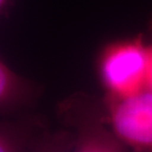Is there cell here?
Instances as JSON below:
<instances>
[{"label":"cell","mask_w":152,"mask_h":152,"mask_svg":"<svg viewBox=\"0 0 152 152\" xmlns=\"http://www.w3.org/2000/svg\"><path fill=\"white\" fill-rule=\"evenodd\" d=\"M149 51L141 35L105 45L97 60V72L108 98H126L147 89Z\"/></svg>","instance_id":"obj_1"},{"label":"cell","mask_w":152,"mask_h":152,"mask_svg":"<svg viewBox=\"0 0 152 152\" xmlns=\"http://www.w3.org/2000/svg\"><path fill=\"white\" fill-rule=\"evenodd\" d=\"M149 51V62H148V85L147 88L152 90V42L148 43Z\"/></svg>","instance_id":"obj_7"},{"label":"cell","mask_w":152,"mask_h":152,"mask_svg":"<svg viewBox=\"0 0 152 152\" xmlns=\"http://www.w3.org/2000/svg\"><path fill=\"white\" fill-rule=\"evenodd\" d=\"M61 113L73 136L70 152L127 151L106 123L104 108L91 98H71L64 103Z\"/></svg>","instance_id":"obj_3"},{"label":"cell","mask_w":152,"mask_h":152,"mask_svg":"<svg viewBox=\"0 0 152 152\" xmlns=\"http://www.w3.org/2000/svg\"><path fill=\"white\" fill-rule=\"evenodd\" d=\"M5 2H6V0H0V9L2 8V6L5 5Z\"/></svg>","instance_id":"obj_8"},{"label":"cell","mask_w":152,"mask_h":152,"mask_svg":"<svg viewBox=\"0 0 152 152\" xmlns=\"http://www.w3.org/2000/svg\"><path fill=\"white\" fill-rule=\"evenodd\" d=\"M32 95L29 83L0 60V110L27 103Z\"/></svg>","instance_id":"obj_4"},{"label":"cell","mask_w":152,"mask_h":152,"mask_svg":"<svg viewBox=\"0 0 152 152\" xmlns=\"http://www.w3.org/2000/svg\"><path fill=\"white\" fill-rule=\"evenodd\" d=\"M22 140L9 127L0 126V152H20Z\"/></svg>","instance_id":"obj_6"},{"label":"cell","mask_w":152,"mask_h":152,"mask_svg":"<svg viewBox=\"0 0 152 152\" xmlns=\"http://www.w3.org/2000/svg\"><path fill=\"white\" fill-rule=\"evenodd\" d=\"M106 123L131 152H152V90L126 98L105 97Z\"/></svg>","instance_id":"obj_2"},{"label":"cell","mask_w":152,"mask_h":152,"mask_svg":"<svg viewBox=\"0 0 152 152\" xmlns=\"http://www.w3.org/2000/svg\"><path fill=\"white\" fill-rule=\"evenodd\" d=\"M72 142L71 130H62L44 136L32 152H70Z\"/></svg>","instance_id":"obj_5"}]
</instances>
